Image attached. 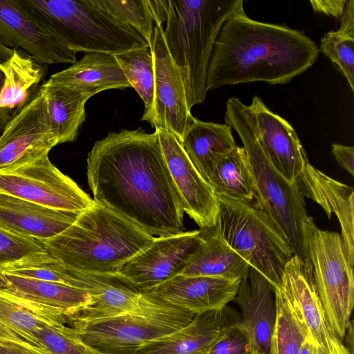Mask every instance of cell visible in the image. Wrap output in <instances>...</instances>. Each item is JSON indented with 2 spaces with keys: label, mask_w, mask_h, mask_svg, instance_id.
Segmentation results:
<instances>
[{
  "label": "cell",
  "mask_w": 354,
  "mask_h": 354,
  "mask_svg": "<svg viewBox=\"0 0 354 354\" xmlns=\"http://www.w3.org/2000/svg\"><path fill=\"white\" fill-rule=\"evenodd\" d=\"M86 174L95 203L154 237L185 232V212L156 131L110 132L88 152Z\"/></svg>",
  "instance_id": "1"
},
{
  "label": "cell",
  "mask_w": 354,
  "mask_h": 354,
  "mask_svg": "<svg viewBox=\"0 0 354 354\" xmlns=\"http://www.w3.org/2000/svg\"><path fill=\"white\" fill-rule=\"evenodd\" d=\"M319 52L303 31L254 20L242 8L219 30L208 66L207 91L255 82L289 83L314 64Z\"/></svg>",
  "instance_id": "2"
},
{
  "label": "cell",
  "mask_w": 354,
  "mask_h": 354,
  "mask_svg": "<svg viewBox=\"0 0 354 354\" xmlns=\"http://www.w3.org/2000/svg\"><path fill=\"white\" fill-rule=\"evenodd\" d=\"M154 239L129 220L95 203L59 234L37 240L51 257L68 266L114 278Z\"/></svg>",
  "instance_id": "3"
},
{
  "label": "cell",
  "mask_w": 354,
  "mask_h": 354,
  "mask_svg": "<svg viewBox=\"0 0 354 354\" xmlns=\"http://www.w3.org/2000/svg\"><path fill=\"white\" fill-rule=\"evenodd\" d=\"M242 8L243 0H167L164 39L189 110L206 97L208 66L222 25Z\"/></svg>",
  "instance_id": "4"
},
{
  "label": "cell",
  "mask_w": 354,
  "mask_h": 354,
  "mask_svg": "<svg viewBox=\"0 0 354 354\" xmlns=\"http://www.w3.org/2000/svg\"><path fill=\"white\" fill-rule=\"evenodd\" d=\"M225 122L239 134L254 186V199L278 223L295 254L312 267L304 234L306 203L296 183H290L271 164L258 140L250 107L232 97L226 102Z\"/></svg>",
  "instance_id": "5"
},
{
  "label": "cell",
  "mask_w": 354,
  "mask_h": 354,
  "mask_svg": "<svg viewBox=\"0 0 354 354\" xmlns=\"http://www.w3.org/2000/svg\"><path fill=\"white\" fill-rule=\"evenodd\" d=\"M69 49L112 55L149 47L135 29L101 9L94 0H22Z\"/></svg>",
  "instance_id": "6"
},
{
  "label": "cell",
  "mask_w": 354,
  "mask_h": 354,
  "mask_svg": "<svg viewBox=\"0 0 354 354\" xmlns=\"http://www.w3.org/2000/svg\"><path fill=\"white\" fill-rule=\"evenodd\" d=\"M216 197V224L223 239L274 290L279 288L285 267L295 254L285 232L254 198L243 201Z\"/></svg>",
  "instance_id": "7"
},
{
  "label": "cell",
  "mask_w": 354,
  "mask_h": 354,
  "mask_svg": "<svg viewBox=\"0 0 354 354\" xmlns=\"http://www.w3.org/2000/svg\"><path fill=\"white\" fill-rule=\"evenodd\" d=\"M143 308L94 321L69 320L81 340L99 354H133L142 346L185 326L196 315L143 292Z\"/></svg>",
  "instance_id": "8"
},
{
  "label": "cell",
  "mask_w": 354,
  "mask_h": 354,
  "mask_svg": "<svg viewBox=\"0 0 354 354\" xmlns=\"http://www.w3.org/2000/svg\"><path fill=\"white\" fill-rule=\"evenodd\" d=\"M304 234L326 319L342 340L354 306L353 267L346 259L339 233L319 229L308 216L304 221Z\"/></svg>",
  "instance_id": "9"
},
{
  "label": "cell",
  "mask_w": 354,
  "mask_h": 354,
  "mask_svg": "<svg viewBox=\"0 0 354 354\" xmlns=\"http://www.w3.org/2000/svg\"><path fill=\"white\" fill-rule=\"evenodd\" d=\"M0 193L71 212H82L95 204L48 156L12 170L0 171Z\"/></svg>",
  "instance_id": "10"
},
{
  "label": "cell",
  "mask_w": 354,
  "mask_h": 354,
  "mask_svg": "<svg viewBox=\"0 0 354 354\" xmlns=\"http://www.w3.org/2000/svg\"><path fill=\"white\" fill-rule=\"evenodd\" d=\"M59 145L53 129L41 86L7 123L0 136V171L32 163Z\"/></svg>",
  "instance_id": "11"
},
{
  "label": "cell",
  "mask_w": 354,
  "mask_h": 354,
  "mask_svg": "<svg viewBox=\"0 0 354 354\" xmlns=\"http://www.w3.org/2000/svg\"><path fill=\"white\" fill-rule=\"evenodd\" d=\"M200 230L155 237L114 276L130 289L143 293L180 274L200 239Z\"/></svg>",
  "instance_id": "12"
},
{
  "label": "cell",
  "mask_w": 354,
  "mask_h": 354,
  "mask_svg": "<svg viewBox=\"0 0 354 354\" xmlns=\"http://www.w3.org/2000/svg\"><path fill=\"white\" fill-rule=\"evenodd\" d=\"M163 26L156 22L150 48L154 68V100L150 112L141 120L154 128L171 131L181 142L196 118L188 109L180 71L165 44Z\"/></svg>",
  "instance_id": "13"
},
{
  "label": "cell",
  "mask_w": 354,
  "mask_h": 354,
  "mask_svg": "<svg viewBox=\"0 0 354 354\" xmlns=\"http://www.w3.org/2000/svg\"><path fill=\"white\" fill-rule=\"evenodd\" d=\"M0 290L46 323L67 325L68 315L88 306L95 297L62 283L0 272Z\"/></svg>",
  "instance_id": "14"
},
{
  "label": "cell",
  "mask_w": 354,
  "mask_h": 354,
  "mask_svg": "<svg viewBox=\"0 0 354 354\" xmlns=\"http://www.w3.org/2000/svg\"><path fill=\"white\" fill-rule=\"evenodd\" d=\"M0 41L41 64H73L76 53L41 22L22 0H0Z\"/></svg>",
  "instance_id": "15"
},
{
  "label": "cell",
  "mask_w": 354,
  "mask_h": 354,
  "mask_svg": "<svg viewBox=\"0 0 354 354\" xmlns=\"http://www.w3.org/2000/svg\"><path fill=\"white\" fill-rule=\"evenodd\" d=\"M155 131L184 212L200 228L214 226L218 204L211 186L196 169L181 142L171 131L164 128H156Z\"/></svg>",
  "instance_id": "16"
},
{
  "label": "cell",
  "mask_w": 354,
  "mask_h": 354,
  "mask_svg": "<svg viewBox=\"0 0 354 354\" xmlns=\"http://www.w3.org/2000/svg\"><path fill=\"white\" fill-rule=\"evenodd\" d=\"M300 313L310 335L328 354H351L331 328L317 292L312 267L296 254L286 264L279 287Z\"/></svg>",
  "instance_id": "17"
},
{
  "label": "cell",
  "mask_w": 354,
  "mask_h": 354,
  "mask_svg": "<svg viewBox=\"0 0 354 354\" xmlns=\"http://www.w3.org/2000/svg\"><path fill=\"white\" fill-rule=\"evenodd\" d=\"M260 145L273 167L291 183H296L308 161L292 126L272 111L259 96L250 105Z\"/></svg>",
  "instance_id": "18"
},
{
  "label": "cell",
  "mask_w": 354,
  "mask_h": 354,
  "mask_svg": "<svg viewBox=\"0 0 354 354\" xmlns=\"http://www.w3.org/2000/svg\"><path fill=\"white\" fill-rule=\"evenodd\" d=\"M241 280L178 274L146 292L194 315L222 309L234 300Z\"/></svg>",
  "instance_id": "19"
},
{
  "label": "cell",
  "mask_w": 354,
  "mask_h": 354,
  "mask_svg": "<svg viewBox=\"0 0 354 354\" xmlns=\"http://www.w3.org/2000/svg\"><path fill=\"white\" fill-rule=\"evenodd\" d=\"M296 184L304 197L319 204L328 218L334 214L341 227L346 259L354 263V189L324 174L306 162Z\"/></svg>",
  "instance_id": "20"
},
{
  "label": "cell",
  "mask_w": 354,
  "mask_h": 354,
  "mask_svg": "<svg viewBox=\"0 0 354 354\" xmlns=\"http://www.w3.org/2000/svg\"><path fill=\"white\" fill-rule=\"evenodd\" d=\"M234 301L250 335L253 353L272 354V341L277 319L274 288L257 270L250 267Z\"/></svg>",
  "instance_id": "21"
},
{
  "label": "cell",
  "mask_w": 354,
  "mask_h": 354,
  "mask_svg": "<svg viewBox=\"0 0 354 354\" xmlns=\"http://www.w3.org/2000/svg\"><path fill=\"white\" fill-rule=\"evenodd\" d=\"M241 314L228 305L197 314L183 328L139 348L133 354H207Z\"/></svg>",
  "instance_id": "22"
},
{
  "label": "cell",
  "mask_w": 354,
  "mask_h": 354,
  "mask_svg": "<svg viewBox=\"0 0 354 354\" xmlns=\"http://www.w3.org/2000/svg\"><path fill=\"white\" fill-rule=\"evenodd\" d=\"M80 212L53 209L0 193V227L22 236L53 238L70 227Z\"/></svg>",
  "instance_id": "23"
},
{
  "label": "cell",
  "mask_w": 354,
  "mask_h": 354,
  "mask_svg": "<svg viewBox=\"0 0 354 354\" xmlns=\"http://www.w3.org/2000/svg\"><path fill=\"white\" fill-rule=\"evenodd\" d=\"M199 242L180 274L242 280L250 265L225 241L216 224L200 228Z\"/></svg>",
  "instance_id": "24"
},
{
  "label": "cell",
  "mask_w": 354,
  "mask_h": 354,
  "mask_svg": "<svg viewBox=\"0 0 354 354\" xmlns=\"http://www.w3.org/2000/svg\"><path fill=\"white\" fill-rule=\"evenodd\" d=\"M48 80L90 97L103 91L131 87L114 55L103 52L85 53L79 61Z\"/></svg>",
  "instance_id": "25"
},
{
  "label": "cell",
  "mask_w": 354,
  "mask_h": 354,
  "mask_svg": "<svg viewBox=\"0 0 354 354\" xmlns=\"http://www.w3.org/2000/svg\"><path fill=\"white\" fill-rule=\"evenodd\" d=\"M3 82L0 89V131L30 101L35 88L44 79L46 69L24 51L14 49L12 55L0 62Z\"/></svg>",
  "instance_id": "26"
},
{
  "label": "cell",
  "mask_w": 354,
  "mask_h": 354,
  "mask_svg": "<svg viewBox=\"0 0 354 354\" xmlns=\"http://www.w3.org/2000/svg\"><path fill=\"white\" fill-rule=\"evenodd\" d=\"M0 272L62 283L88 292L95 298L117 281L115 278L95 275L68 266L46 252L10 264Z\"/></svg>",
  "instance_id": "27"
},
{
  "label": "cell",
  "mask_w": 354,
  "mask_h": 354,
  "mask_svg": "<svg viewBox=\"0 0 354 354\" xmlns=\"http://www.w3.org/2000/svg\"><path fill=\"white\" fill-rule=\"evenodd\" d=\"M181 144L196 169L207 183L218 159L237 146L230 126L197 118L185 133Z\"/></svg>",
  "instance_id": "28"
},
{
  "label": "cell",
  "mask_w": 354,
  "mask_h": 354,
  "mask_svg": "<svg viewBox=\"0 0 354 354\" xmlns=\"http://www.w3.org/2000/svg\"><path fill=\"white\" fill-rule=\"evenodd\" d=\"M44 89L50 121L59 144L75 140L86 119L90 98L82 92L47 80Z\"/></svg>",
  "instance_id": "29"
},
{
  "label": "cell",
  "mask_w": 354,
  "mask_h": 354,
  "mask_svg": "<svg viewBox=\"0 0 354 354\" xmlns=\"http://www.w3.org/2000/svg\"><path fill=\"white\" fill-rule=\"evenodd\" d=\"M208 183L215 196L248 201L254 198V186L243 147L238 145L215 164Z\"/></svg>",
  "instance_id": "30"
},
{
  "label": "cell",
  "mask_w": 354,
  "mask_h": 354,
  "mask_svg": "<svg viewBox=\"0 0 354 354\" xmlns=\"http://www.w3.org/2000/svg\"><path fill=\"white\" fill-rule=\"evenodd\" d=\"M119 22L135 29L147 41H152L156 21L166 20V0H94Z\"/></svg>",
  "instance_id": "31"
},
{
  "label": "cell",
  "mask_w": 354,
  "mask_h": 354,
  "mask_svg": "<svg viewBox=\"0 0 354 354\" xmlns=\"http://www.w3.org/2000/svg\"><path fill=\"white\" fill-rule=\"evenodd\" d=\"M341 24L321 38L319 51L333 64L354 91V1L346 0Z\"/></svg>",
  "instance_id": "32"
},
{
  "label": "cell",
  "mask_w": 354,
  "mask_h": 354,
  "mask_svg": "<svg viewBox=\"0 0 354 354\" xmlns=\"http://www.w3.org/2000/svg\"><path fill=\"white\" fill-rule=\"evenodd\" d=\"M277 319L272 341V354H300L310 335L300 313L280 288L274 290Z\"/></svg>",
  "instance_id": "33"
},
{
  "label": "cell",
  "mask_w": 354,
  "mask_h": 354,
  "mask_svg": "<svg viewBox=\"0 0 354 354\" xmlns=\"http://www.w3.org/2000/svg\"><path fill=\"white\" fill-rule=\"evenodd\" d=\"M147 301L145 293L137 292L118 280L91 305L68 315L69 320L94 321L141 310ZM68 324V323H67Z\"/></svg>",
  "instance_id": "34"
},
{
  "label": "cell",
  "mask_w": 354,
  "mask_h": 354,
  "mask_svg": "<svg viewBox=\"0 0 354 354\" xmlns=\"http://www.w3.org/2000/svg\"><path fill=\"white\" fill-rule=\"evenodd\" d=\"M129 83L145 104L142 116L151 111L154 100V68L150 47L113 55Z\"/></svg>",
  "instance_id": "35"
},
{
  "label": "cell",
  "mask_w": 354,
  "mask_h": 354,
  "mask_svg": "<svg viewBox=\"0 0 354 354\" xmlns=\"http://www.w3.org/2000/svg\"><path fill=\"white\" fill-rule=\"evenodd\" d=\"M32 335L43 354H97L68 325H44L36 328Z\"/></svg>",
  "instance_id": "36"
},
{
  "label": "cell",
  "mask_w": 354,
  "mask_h": 354,
  "mask_svg": "<svg viewBox=\"0 0 354 354\" xmlns=\"http://www.w3.org/2000/svg\"><path fill=\"white\" fill-rule=\"evenodd\" d=\"M0 323L37 347L33 331L37 328L50 324L12 300L1 290Z\"/></svg>",
  "instance_id": "37"
},
{
  "label": "cell",
  "mask_w": 354,
  "mask_h": 354,
  "mask_svg": "<svg viewBox=\"0 0 354 354\" xmlns=\"http://www.w3.org/2000/svg\"><path fill=\"white\" fill-rule=\"evenodd\" d=\"M44 252L37 239L17 235L0 227V270Z\"/></svg>",
  "instance_id": "38"
},
{
  "label": "cell",
  "mask_w": 354,
  "mask_h": 354,
  "mask_svg": "<svg viewBox=\"0 0 354 354\" xmlns=\"http://www.w3.org/2000/svg\"><path fill=\"white\" fill-rule=\"evenodd\" d=\"M241 314V313H240ZM249 332L240 315L230 324L207 354H252Z\"/></svg>",
  "instance_id": "39"
},
{
  "label": "cell",
  "mask_w": 354,
  "mask_h": 354,
  "mask_svg": "<svg viewBox=\"0 0 354 354\" xmlns=\"http://www.w3.org/2000/svg\"><path fill=\"white\" fill-rule=\"evenodd\" d=\"M346 0H310V3L316 12L323 13L340 19L344 12Z\"/></svg>",
  "instance_id": "40"
},
{
  "label": "cell",
  "mask_w": 354,
  "mask_h": 354,
  "mask_svg": "<svg viewBox=\"0 0 354 354\" xmlns=\"http://www.w3.org/2000/svg\"><path fill=\"white\" fill-rule=\"evenodd\" d=\"M331 152L338 165L352 176L354 175V148L333 143Z\"/></svg>",
  "instance_id": "41"
},
{
  "label": "cell",
  "mask_w": 354,
  "mask_h": 354,
  "mask_svg": "<svg viewBox=\"0 0 354 354\" xmlns=\"http://www.w3.org/2000/svg\"><path fill=\"white\" fill-rule=\"evenodd\" d=\"M0 354H42L40 348H32L24 344L0 339Z\"/></svg>",
  "instance_id": "42"
},
{
  "label": "cell",
  "mask_w": 354,
  "mask_h": 354,
  "mask_svg": "<svg viewBox=\"0 0 354 354\" xmlns=\"http://www.w3.org/2000/svg\"><path fill=\"white\" fill-rule=\"evenodd\" d=\"M0 339L9 340L24 344L32 348L38 347L32 345L24 337L0 323Z\"/></svg>",
  "instance_id": "43"
},
{
  "label": "cell",
  "mask_w": 354,
  "mask_h": 354,
  "mask_svg": "<svg viewBox=\"0 0 354 354\" xmlns=\"http://www.w3.org/2000/svg\"><path fill=\"white\" fill-rule=\"evenodd\" d=\"M300 354H328L326 351L318 344L313 337L309 335L304 341Z\"/></svg>",
  "instance_id": "44"
},
{
  "label": "cell",
  "mask_w": 354,
  "mask_h": 354,
  "mask_svg": "<svg viewBox=\"0 0 354 354\" xmlns=\"http://www.w3.org/2000/svg\"><path fill=\"white\" fill-rule=\"evenodd\" d=\"M15 48L6 46L0 41V62L8 60L13 54ZM3 74L0 70V89L3 82Z\"/></svg>",
  "instance_id": "45"
},
{
  "label": "cell",
  "mask_w": 354,
  "mask_h": 354,
  "mask_svg": "<svg viewBox=\"0 0 354 354\" xmlns=\"http://www.w3.org/2000/svg\"><path fill=\"white\" fill-rule=\"evenodd\" d=\"M346 338V347L351 354L353 353V322H351L348 324V326L346 329L344 337Z\"/></svg>",
  "instance_id": "46"
},
{
  "label": "cell",
  "mask_w": 354,
  "mask_h": 354,
  "mask_svg": "<svg viewBox=\"0 0 354 354\" xmlns=\"http://www.w3.org/2000/svg\"><path fill=\"white\" fill-rule=\"evenodd\" d=\"M252 354H258V353H253Z\"/></svg>",
  "instance_id": "47"
},
{
  "label": "cell",
  "mask_w": 354,
  "mask_h": 354,
  "mask_svg": "<svg viewBox=\"0 0 354 354\" xmlns=\"http://www.w3.org/2000/svg\"><path fill=\"white\" fill-rule=\"evenodd\" d=\"M97 354H99V353H97Z\"/></svg>",
  "instance_id": "48"
}]
</instances>
